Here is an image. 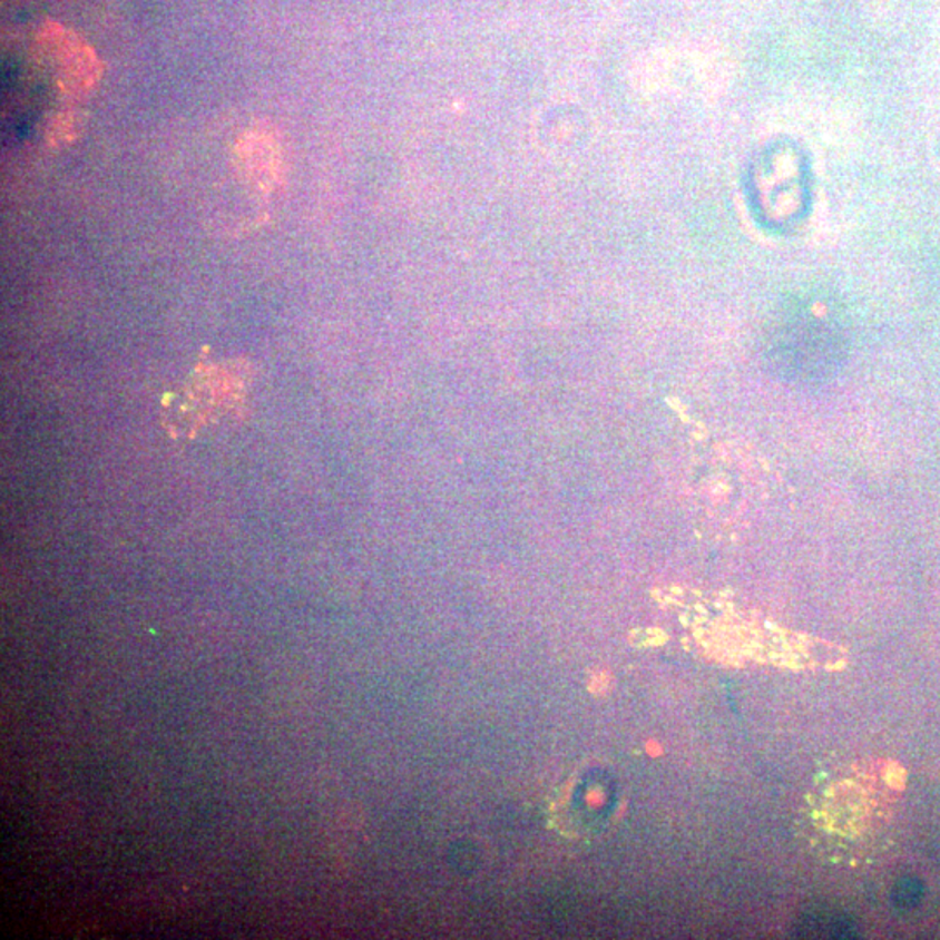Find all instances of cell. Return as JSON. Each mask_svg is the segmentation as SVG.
<instances>
[{"label": "cell", "mask_w": 940, "mask_h": 940, "mask_svg": "<svg viewBox=\"0 0 940 940\" xmlns=\"http://www.w3.org/2000/svg\"><path fill=\"white\" fill-rule=\"evenodd\" d=\"M766 359L787 382L817 383L833 376L843 359V345L829 324L801 315L775 327Z\"/></svg>", "instance_id": "obj_1"}, {"label": "cell", "mask_w": 940, "mask_h": 940, "mask_svg": "<svg viewBox=\"0 0 940 940\" xmlns=\"http://www.w3.org/2000/svg\"><path fill=\"white\" fill-rule=\"evenodd\" d=\"M920 899V887L914 881H901L893 889V902L897 905H911Z\"/></svg>", "instance_id": "obj_2"}]
</instances>
